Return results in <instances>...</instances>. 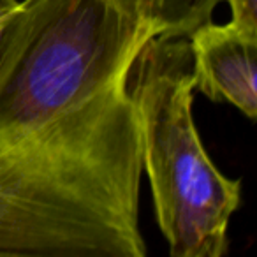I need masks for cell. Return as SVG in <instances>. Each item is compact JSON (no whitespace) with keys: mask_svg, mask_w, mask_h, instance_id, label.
<instances>
[{"mask_svg":"<svg viewBox=\"0 0 257 257\" xmlns=\"http://www.w3.org/2000/svg\"><path fill=\"white\" fill-rule=\"evenodd\" d=\"M131 0H22L0 51V257H145Z\"/></svg>","mask_w":257,"mask_h":257,"instance_id":"cell-1","label":"cell"},{"mask_svg":"<svg viewBox=\"0 0 257 257\" xmlns=\"http://www.w3.org/2000/svg\"><path fill=\"white\" fill-rule=\"evenodd\" d=\"M140 114L143 173L171 257H224L241 180L229 178L203 147L192 114L187 37H152L131 72Z\"/></svg>","mask_w":257,"mask_h":257,"instance_id":"cell-2","label":"cell"},{"mask_svg":"<svg viewBox=\"0 0 257 257\" xmlns=\"http://www.w3.org/2000/svg\"><path fill=\"white\" fill-rule=\"evenodd\" d=\"M194 92L227 102L246 118L257 116V32L213 20L189 37Z\"/></svg>","mask_w":257,"mask_h":257,"instance_id":"cell-3","label":"cell"},{"mask_svg":"<svg viewBox=\"0 0 257 257\" xmlns=\"http://www.w3.org/2000/svg\"><path fill=\"white\" fill-rule=\"evenodd\" d=\"M159 37H189L224 0H131Z\"/></svg>","mask_w":257,"mask_h":257,"instance_id":"cell-4","label":"cell"},{"mask_svg":"<svg viewBox=\"0 0 257 257\" xmlns=\"http://www.w3.org/2000/svg\"><path fill=\"white\" fill-rule=\"evenodd\" d=\"M231 8V22L250 32H257V0H224Z\"/></svg>","mask_w":257,"mask_h":257,"instance_id":"cell-5","label":"cell"},{"mask_svg":"<svg viewBox=\"0 0 257 257\" xmlns=\"http://www.w3.org/2000/svg\"><path fill=\"white\" fill-rule=\"evenodd\" d=\"M20 8H22V0H0V51H2L6 30L16 16V13L20 11Z\"/></svg>","mask_w":257,"mask_h":257,"instance_id":"cell-6","label":"cell"}]
</instances>
